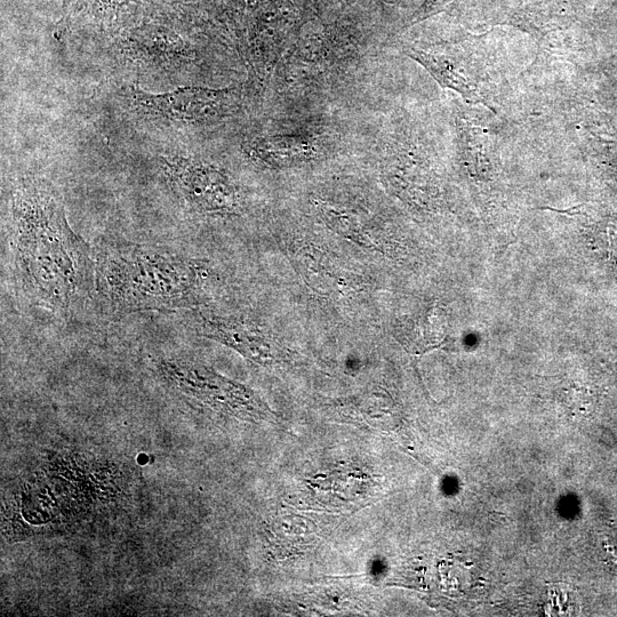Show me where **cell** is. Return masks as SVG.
Instances as JSON below:
<instances>
[{
    "mask_svg": "<svg viewBox=\"0 0 617 617\" xmlns=\"http://www.w3.org/2000/svg\"><path fill=\"white\" fill-rule=\"evenodd\" d=\"M12 250L23 290L40 306L68 314L95 287L91 248L45 182L24 180L14 191Z\"/></svg>",
    "mask_w": 617,
    "mask_h": 617,
    "instance_id": "6da1fadb",
    "label": "cell"
},
{
    "mask_svg": "<svg viewBox=\"0 0 617 617\" xmlns=\"http://www.w3.org/2000/svg\"><path fill=\"white\" fill-rule=\"evenodd\" d=\"M204 270L182 259L135 244L107 245L95 267V288L115 315L187 308L198 302Z\"/></svg>",
    "mask_w": 617,
    "mask_h": 617,
    "instance_id": "7a4b0ae2",
    "label": "cell"
},
{
    "mask_svg": "<svg viewBox=\"0 0 617 617\" xmlns=\"http://www.w3.org/2000/svg\"><path fill=\"white\" fill-rule=\"evenodd\" d=\"M136 110L150 118L180 124H199L219 119L234 109L236 88L180 87L167 93H148L131 88Z\"/></svg>",
    "mask_w": 617,
    "mask_h": 617,
    "instance_id": "3957f363",
    "label": "cell"
},
{
    "mask_svg": "<svg viewBox=\"0 0 617 617\" xmlns=\"http://www.w3.org/2000/svg\"><path fill=\"white\" fill-rule=\"evenodd\" d=\"M164 171L173 189L196 210L235 212L238 195L234 184L216 168L191 158L167 159Z\"/></svg>",
    "mask_w": 617,
    "mask_h": 617,
    "instance_id": "277c9868",
    "label": "cell"
},
{
    "mask_svg": "<svg viewBox=\"0 0 617 617\" xmlns=\"http://www.w3.org/2000/svg\"><path fill=\"white\" fill-rule=\"evenodd\" d=\"M124 51L131 58L162 68L180 66L194 59V53L180 36L155 27L132 32L125 40Z\"/></svg>",
    "mask_w": 617,
    "mask_h": 617,
    "instance_id": "5b68a950",
    "label": "cell"
},
{
    "mask_svg": "<svg viewBox=\"0 0 617 617\" xmlns=\"http://www.w3.org/2000/svg\"><path fill=\"white\" fill-rule=\"evenodd\" d=\"M248 150L253 157L261 159L264 163L279 164L309 157L315 148L309 140L300 136L276 135L255 139Z\"/></svg>",
    "mask_w": 617,
    "mask_h": 617,
    "instance_id": "8992f818",
    "label": "cell"
},
{
    "mask_svg": "<svg viewBox=\"0 0 617 617\" xmlns=\"http://www.w3.org/2000/svg\"><path fill=\"white\" fill-rule=\"evenodd\" d=\"M406 53L410 58L426 68L429 74L444 88H451V90L459 92L469 102L477 103L483 101L476 93V88L472 87L466 77H463L445 56L415 50V48L407 50Z\"/></svg>",
    "mask_w": 617,
    "mask_h": 617,
    "instance_id": "52a82bcc",
    "label": "cell"
}]
</instances>
